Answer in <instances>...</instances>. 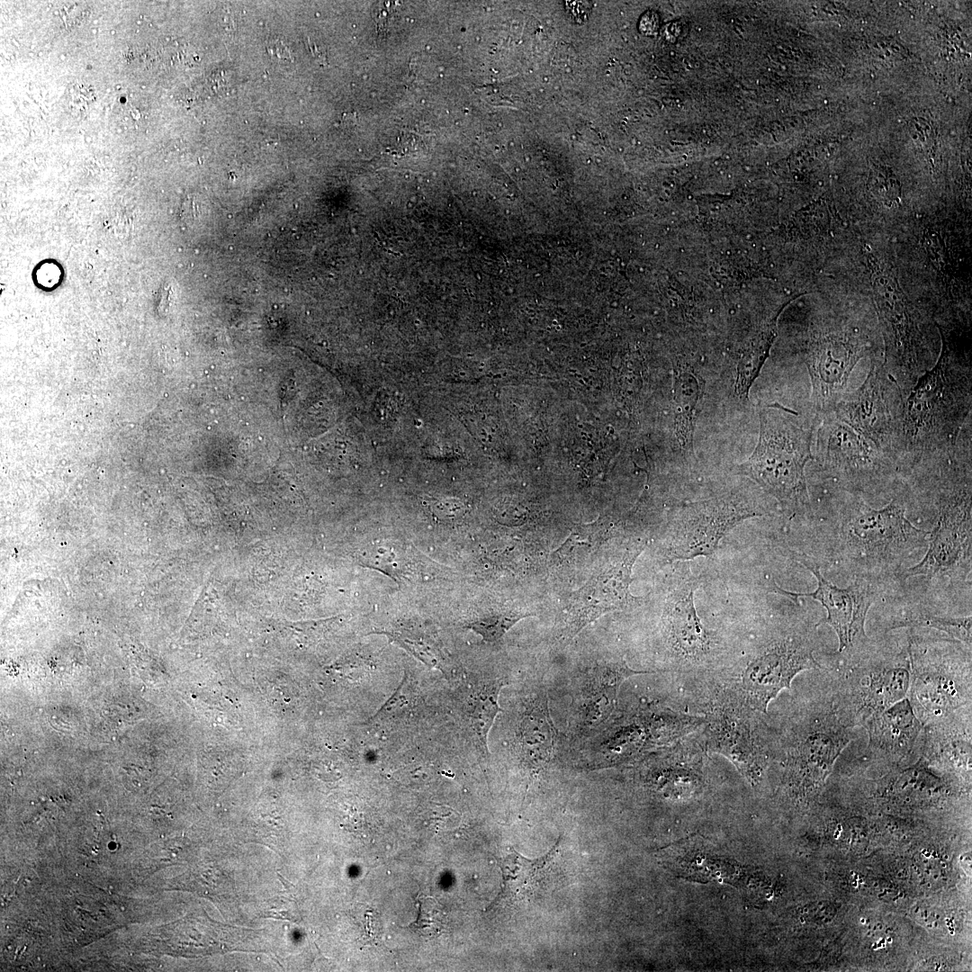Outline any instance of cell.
<instances>
[{
    "mask_svg": "<svg viewBox=\"0 0 972 972\" xmlns=\"http://www.w3.org/2000/svg\"><path fill=\"white\" fill-rule=\"evenodd\" d=\"M590 4L588 2H567L566 10L571 19L575 22L581 23L587 20L590 13Z\"/></svg>",
    "mask_w": 972,
    "mask_h": 972,
    "instance_id": "33",
    "label": "cell"
},
{
    "mask_svg": "<svg viewBox=\"0 0 972 972\" xmlns=\"http://www.w3.org/2000/svg\"><path fill=\"white\" fill-rule=\"evenodd\" d=\"M531 613L503 611L491 613L468 622L465 627L482 636L485 642H496L519 620L532 616Z\"/></svg>",
    "mask_w": 972,
    "mask_h": 972,
    "instance_id": "28",
    "label": "cell"
},
{
    "mask_svg": "<svg viewBox=\"0 0 972 972\" xmlns=\"http://www.w3.org/2000/svg\"><path fill=\"white\" fill-rule=\"evenodd\" d=\"M800 561L815 577L816 590L810 593H795L774 583L773 591L794 598L809 597L820 602L827 616L815 626L824 624L832 626L839 640L837 652L849 650L867 642L868 638L865 632V621L875 600L868 584L855 582L847 588H839L823 577L816 564L808 559Z\"/></svg>",
    "mask_w": 972,
    "mask_h": 972,
    "instance_id": "14",
    "label": "cell"
},
{
    "mask_svg": "<svg viewBox=\"0 0 972 972\" xmlns=\"http://www.w3.org/2000/svg\"><path fill=\"white\" fill-rule=\"evenodd\" d=\"M862 727L868 741L864 755L858 760L868 765L893 766L915 756L923 724L905 697L871 716Z\"/></svg>",
    "mask_w": 972,
    "mask_h": 972,
    "instance_id": "16",
    "label": "cell"
},
{
    "mask_svg": "<svg viewBox=\"0 0 972 972\" xmlns=\"http://www.w3.org/2000/svg\"><path fill=\"white\" fill-rule=\"evenodd\" d=\"M760 435L739 473L757 482L791 512L806 511L810 501L805 474L820 420L772 402L759 410Z\"/></svg>",
    "mask_w": 972,
    "mask_h": 972,
    "instance_id": "3",
    "label": "cell"
},
{
    "mask_svg": "<svg viewBox=\"0 0 972 972\" xmlns=\"http://www.w3.org/2000/svg\"><path fill=\"white\" fill-rule=\"evenodd\" d=\"M652 671L635 670L625 661L608 662L595 667L584 688L587 718L590 723L606 719L613 711L620 686L629 677Z\"/></svg>",
    "mask_w": 972,
    "mask_h": 972,
    "instance_id": "20",
    "label": "cell"
},
{
    "mask_svg": "<svg viewBox=\"0 0 972 972\" xmlns=\"http://www.w3.org/2000/svg\"><path fill=\"white\" fill-rule=\"evenodd\" d=\"M818 678L814 693L793 706L778 737L789 784L801 794L815 788L857 737L840 721L821 671Z\"/></svg>",
    "mask_w": 972,
    "mask_h": 972,
    "instance_id": "5",
    "label": "cell"
},
{
    "mask_svg": "<svg viewBox=\"0 0 972 972\" xmlns=\"http://www.w3.org/2000/svg\"><path fill=\"white\" fill-rule=\"evenodd\" d=\"M266 49L270 56L278 59L288 60L291 62L294 60L291 48L284 40L279 38L270 39L266 43Z\"/></svg>",
    "mask_w": 972,
    "mask_h": 972,
    "instance_id": "32",
    "label": "cell"
},
{
    "mask_svg": "<svg viewBox=\"0 0 972 972\" xmlns=\"http://www.w3.org/2000/svg\"><path fill=\"white\" fill-rule=\"evenodd\" d=\"M607 535L608 526L605 525H579L554 554L562 563H574L597 550Z\"/></svg>",
    "mask_w": 972,
    "mask_h": 972,
    "instance_id": "26",
    "label": "cell"
},
{
    "mask_svg": "<svg viewBox=\"0 0 972 972\" xmlns=\"http://www.w3.org/2000/svg\"><path fill=\"white\" fill-rule=\"evenodd\" d=\"M883 359H870L862 384L848 392L832 412L898 469L906 398L889 375Z\"/></svg>",
    "mask_w": 972,
    "mask_h": 972,
    "instance_id": "6",
    "label": "cell"
},
{
    "mask_svg": "<svg viewBox=\"0 0 972 972\" xmlns=\"http://www.w3.org/2000/svg\"><path fill=\"white\" fill-rule=\"evenodd\" d=\"M923 626L946 633L952 639L971 649V616L936 615L920 608H911L894 616L887 621L886 630Z\"/></svg>",
    "mask_w": 972,
    "mask_h": 972,
    "instance_id": "24",
    "label": "cell"
},
{
    "mask_svg": "<svg viewBox=\"0 0 972 972\" xmlns=\"http://www.w3.org/2000/svg\"><path fill=\"white\" fill-rule=\"evenodd\" d=\"M558 843L559 841L548 853L535 860L525 858L515 850L500 860L502 886L488 910L501 904L533 898L540 892L554 864Z\"/></svg>",
    "mask_w": 972,
    "mask_h": 972,
    "instance_id": "19",
    "label": "cell"
},
{
    "mask_svg": "<svg viewBox=\"0 0 972 972\" xmlns=\"http://www.w3.org/2000/svg\"><path fill=\"white\" fill-rule=\"evenodd\" d=\"M705 382L689 366L678 365L674 372V403L677 439L680 446L692 450L694 428Z\"/></svg>",
    "mask_w": 972,
    "mask_h": 972,
    "instance_id": "21",
    "label": "cell"
},
{
    "mask_svg": "<svg viewBox=\"0 0 972 972\" xmlns=\"http://www.w3.org/2000/svg\"><path fill=\"white\" fill-rule=\"evenodd\" d=\"M972 708L965 706L949 716L923 724L914 750L928 763L970 773Z\"/></svg>",
    "mask_w": 972,
    "mask_h": 972,
    "instance_id": "18",
    "label": "cell"
},
{
    "mask_svg": "<svg viewBox=\"0 0 972 972\" xmlns=\"http://www.w3.org/2000/svg\"><path fill=\"white\" fill-rule=\"evenodd\" d=\"M503 683L484 686L472 698L469 716L472 727L479 741L487 751V739L490 729L498 713L501 711L498 702Z\"/></svg>",
    "mask_w": 972,
    "mask_h": 972,
    "instance_id": "27",
    "label": "cell"
},
{
    "mask_svg": "<svg viewBox=\"0 0 972 972\" xmlns=\"http://www.w3.org/2000/svg\"><path fill=\"white\" fill-rule=\"evenodd\" d=\"M699 585V580L688 571L680 575L666 598L662 617L664 637L671 652L678 658L693 662L706 658L713 644L694 603Z\"/></svg>",
    "mask_w": 972,
    "mask_h": 972,
    "instance_id": "15",
    "label": "cell"
},
{
    "mask_svg": "<svg viewBox=\"0 0 972 972\" xmlns=\"http://www.w3.org/2000/svg\"><path fill=\"white\" fill-rule=\"evenodd\" d=\"M810 633L791 628L772 634L757 645L742 673V691L750 709L766 713L770 702L803 670H819Z\"/></svg>",
    "mask_w": 972,
    "mask_h": 972,
    "instance_id": "8",
    "label": "cell"
},
{
    "mask_svg": "<svg viewBox=\"0 0 972 972\" xmlns=\"http://www.w3.org/2000/svg\"><path fill=\"white\" fill-rule=\"evenodd\" d=\"M432 513L439 519H455L461 516L462 506L454 500L441 499L430 504Z\"/></svg>",
    "mask_w": 972,
    "mask_h": 972,
    "instance_id": "30",
    "label": "cell"
},
{
    "mask_svg": "<svg viewBox=\"0 0 972 972\" xmlns=\"http://www.w3.org/2000/svg\"><path fill=\"white\" fill-rule=\"evenodd\" d=\"M880 336L879 325L866 311L830 304L812 313L800 351L811 381V407L818 419L849 392V380L860 360L884 356Z\"/></svg>",
    "mask_w": 972,
    "mask_h": 972,
    "instance_id": "2",
    "label": "cell"
},
{
    "mask_svg": "<svg viewBox=\"0 0 972 972\" xmlns=\"http://www.w3.org/2000/svg\"><path fill=\"white\" fill-rule=\"evenodd\" d=\"M660 858L667 868L685 879L727 883L752 889L755 874L723 856L710 851L700 838L692 836L662 850Z\"/></svg>",
    "mask_w": 972,
    "mask_h": 972,
    "instance_id": "17",
    "label": "cell"
},
{
    "mask_svg": "<svg viewBox=\"0 0 972 972\" xmlns=\"http://www.w3.org/2000/svg\"><path fill=\"white\" fill-rule=\"evenodd\" d=\"M706 729L708 747L730 760L753 786L779 752L778 737L763 738L754 720L740 707L716 708Z\"/></svg>",
    "mask_w": 972,
    "mask_h": 972,
    "instance_id": "13",
    "label": "cell"
},
{
    "mask_svg": "<svg viewBox=\"0 0 972 972\" xmlns=\"http://www.w3.org/2000/svg\"><path fill=\"white\" fill-rule=\"evenodd\" d=\"M844 521L846 540L853 550L872 558H894L912 551L928 532L916 528L905 517L904 502L893 499L874 509L861 499L850 502Z\"/></svg>",
    "mask_w": 972,
    "mask_h": 972,
    "instance_id": "12",
    "label": "cell"
},
{
    "mask_svg": "<svg viewBox=\"0 0 972 972\" xmlns=\"http://www.w3.org/2000/svg\"><path fill=\"white\" fill-rule=\"evenodd\" d=\"M971 408L969 354L945 344L905 400L898 469H911L925 456L954 446L971 418Z\"/></svg>",
    "mask_w": 972,
    "mask_h": 972,
    "instance_id": "1",
    "label": "cell"
},
{
    "mask_svg": "<svg viewBox=\"0 0 972 972\" xmlns=\"http://www.w3.org/2000/svg\"><path fill=\"white\" fill-rule=\"evenodd\" d=\"M417 554L398 540H376L366 549L364 561L366 566L379 571L400 582L418 576Z\"/></svg>",
    "mask_w": 972,
    "mask_h": 972,
    "instance_id": "22",
    "label": "cell"
},
{
    "mask_svg": "<svg viewBox=\"0 0 972 972\" xmlns=\"http://www.w3.org/2000/svg\"><path fill=\"white\" fill-rule=\"evenodd\" d=\"M659 27V20L655 14L649 12L644 14L640 20V30L646 34L654 33Z\"/></svg>",
    "mask_w": 972,
    "mask_h": 972,
    "instance_id": "34",
    "label": "cell"
},
{
    "mask_svg": "<svg viewBox=\"0 0 972 972\" xmlns=\"http://www.w3.org/2000/svg\"><path fill=\"white\" fill-rule=\"evenodd\" d=\"M759 511L727 499H714L678 508L668 526L664 555L668 562L711 556L722 538Z\"/></svg>",
    "mask_w": 972,
    "mask_h": 972,
    "instance_id": "10",
    "label": "cell"
},
{
    "mask_svg": "<svg viewBox=\"0 0 972 972\" xmlns=\"http://www.w3.org/2000/svg\"><path fill=\"white\" fill-rule=\"evenodd\" d=\"M418 914L410 928L423 936H437L444 928L445 913L441 905L428 896L417 897Z\"/></svg>",
    "mask_w": 972,
    "mask_h": 972,
    "instance_id": "29",
    "label": "cell"
},
{
    "mask_svg": "<svg viewBox=\"0 0 972 972\" xmlns=\"http://www.w3.org/2000/svg\"><path fill=\"white\" fill-rule=\"evenodd\" d=\"M374 633L386 635L429 667L443 670L446 663V655L436 634L421 624H400L390 630Z\"/></svg>",
    "mask_w": 972,
    "mask_h": 972,
    "instance_id": "23",
    "label": "cell"
},
{
    "mask_svg": "<svg viewBox=\"0 0 972 972\" xmlns=\"http://www.w3.org/2000/svg\"><path fill=\"white\" fill-rule=\"evenodd\" d=\"M910 687L906 698L922 724L971 705L970 653L925 650L909 643Z\"/></svg>",
    "mask_w": 972,
    "mask_h": 972,
    "instance_id": "7",
    "label": "cell"
},
{
    "mask_svg": "<svg viewBox=\"0 0 972 972\" xmlns=\"http://www.w3.org/2000/svg\"><path fill=\"white\" fill-rule=\"evenodd\" d=\"M395 4V2H381L374 7L373 15L379 32H386L391 22L396 18L397 4Z\"/></svg>",
    "mask_w": 972,
    "mask_h": 972,
    "instance_id": "31",
    "label": "cell"
},
{
    "mask_svg": "<svg viewBox=\"0 0 972 972\" xmlns=\"http://www.w3.org/2000/svg\"><path fill=\"white\" fill-rule=\"evenodd\" d=\"M864 644L837 652L821 665L840 721L854 729L907 696L911 666L908 648L887 652Z\"/></svg>",
    "mask_w": 972,
    "mask_h": 972,
    "instance_id": "4",
    "label": "cell"
},
{
    "mask_svg": "<svg viewBox=\"0 0 972 972\" xmlns=\"http://www.w3.org/2000/svg\"><path fill=\"white\" fill-rule=\"evenodd\" d=\"M815 434L813 459L852 491L877 486L897 470L892 461L832 411L822 417Z\"/></svg>",
    "mask_w": 972,
    "mask_h": 972,
    "instance_id": "9",
    "label": "cell"
},
{
    "mask_svg": "<svg viewBox=\"0 0 972 972\" xmlns=\"http://www.w3.org/2000/svg\"><path fill=\"white\" fill-rule=\"evenodd\" d=\"M554 729L550 719L546 700L526 714L522 724V742L526 752L548 756L553 751Z\"/></svg>",
    "mask_w": 972,
    "mask_h": 972,
    "instance_id": "25",
    "label": "cell"
},
{
    "mask_svg": "<svg viewBox=\"0 0 972 972\" xmlns=\"http://www.w3.org/2000/svg\"><path fill=\"white\" fill-rule=\"evenodd\" d=\"M645 546L644 542L633 544L571 596L559 619L562 640L570 641L599 616L622 610L638 599L630 592L632 570Z\"/></svg>",
    "mask_w": 972,
    "mask_h": 972,
    "instance_id": "11",
    "label": "cell"
}]
</instances>
